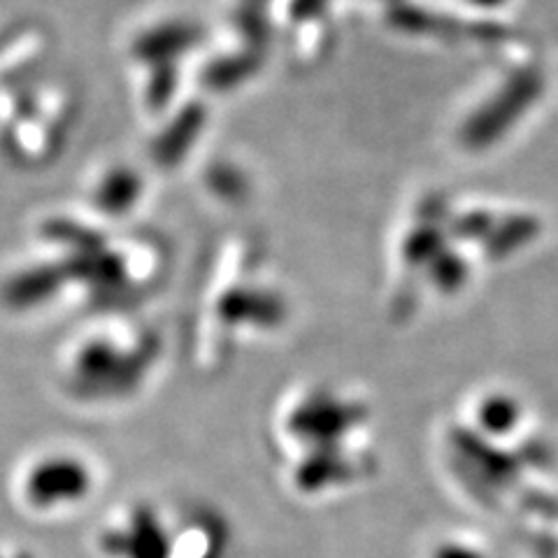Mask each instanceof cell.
Masks as SVG:
<instances>
[{"label": "cell", "mask_w": 558, "mask_h": 558, "mask_svg": "<svg viewBox=\"0 0 558 558\" xmlns=\"http://www.w3.org/2000/svg\"><path fill=\"white\" fill-rule=\"evenodd\" d=\"M92 488V470L80 459L54 453L35 461L24 475V500L35 510L75 505Z\"/></svg>", "instance_id": "obj_1"}]
</instances>
